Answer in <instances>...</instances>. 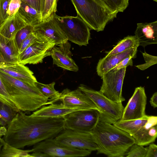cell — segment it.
<instances>
[{"mask_svg":"<svg viewBox=\"0 0 157 157\" xmlns=\"http://www.w3.org/2000/svg\"><path fill=\"white\" fill-rule=\"evenodd\" d=\"M0 126H1V123L0 121ZM6 131V129L4 126L3 127H0V151H1L2 146L5 143V142L3 140V138H2V136H4L5 135Z\"/></svg>","mask_w":157,"mask_h":157,"instance_id":"60d3db41","label":"cell"},{"mask_svg":"<svg viewBox=\"0 0 157 157\" xmlns=\"http://www.w3.org/2000/svg\"><path fill=\"white\" fill-rule=\"evenodd\" d=\"M64 129L62 117L28 115L20 111L7 126L3 139L13 147L23 148L54 138Z\"/></svg>","mask_w":157,"mask_h":157,"instance_id":"6da1fadb","label":"cell"},{"mask_svg":"<svg viewBox=\"0 0 157 157\" xmlns=\"http://www.w3.org/2000/svg\"><path fill=\"white\" fill-rule=\"evenodd\" d=\"M37 34L34 32L30 34L22 43L19 50V54L29 46L37 38Z\"/></svg>","mask_w":157,"mask_h":157,"instance_id":"d590c367","label":"cell"},{"mask_svg":"<svg viewBox=\"0 0 157 157\" xmlns=\"http://www.w3.org/2000/svg\"><path fill=\"white\" fill-rule=\"evenodd\" d=\"M55 13L46 20L34 26L33 32L52 40L56 46L68 40L55 19Z\"/></svg>","mask_w":157,"mask_h":157,"instance_id":"5bb4252c","label":"cell"},{"mask_svg":"<svg viewBox=\"0 0 157 157\" xmlns=\"http://www.w3.org/2000/svg\"><path fill=\"white\" fill-rule=\"evenodd\" d=\"M78 88L86 94L98 108L100 116L113 124L120 120L124 107L122 103H117L105 97L100 91H96L81 84Z\"/></svg>","mask_w":157,"mask_h":157,"instance_id":"8992f818","label":"cell"},{"mask_svg":"<svg viewBox=\"0 0 157 157\" xmlns=\"http://www.w3.org/2000/svg\"><path fill=\"white\" fill-rule=\"evenodd\" d=\"M145 157H157V146L154 143H151L147 147Z\"/></svg>","mask_w":157,"mask_h":157,"instance_id":"ab89813d","label":"cell"},{"mask_svg":"<svg viewBox=\"0 0 157 157\" xmlns=\"http://www.w3.org/2000/svg\"><path fill=\"white\" fill-rule=\"evenodd\" d=\"M135 58L132 56H129L126 57L121 61L115 67L111 70L113 71H116L121 68L126 67L127 66H133L132 59Z\"/></svg>","mask_w":157,"mask_h":157,"instance_id":"f35d334b","label":"cell"},{"mask_svg":"<svg viewBox=\"0 0 157 157\" xmlns=\"http://www.w3.org/2000/svg\"><path fill=\"white\" fill-rule=\"evenodd\" d=\"M58 101L62 102L65 106L84 109H99L94 102L78 88L71 90L68 88L64 89L57 98L48 103V105Z\"/></svg>","mask_w":157,"mask_h":157,"instance_id":"4fadbf2b","label":"cell"},{"mask_svg":"<svg viewBox=\"0 0 157 157\" xmlns=\"http://www.w3.org/2000/svg\"><path fill=\"white\" fill-rule=\"evenodd\" d=\"M55 19L68 40L78 45L86 46L90 39V29L78 15L60 17L54 13Z\"/></svg>","mask_w":157,"mask_h":157,"instance_id":"5b68a950","label":"cell"},{"mask_svg":"<svg viewBox=\"0 0 157 157\" xmlns=\"http://www.w3.org/2000/svg\"><path fill=\"white\" fill-rule=\"evenodd\" d=\"M77 15L90 29L103 31L106 24L117 17L118 13L111 10L102 0H71Z\"/></svg>","mask_w":157,"mask_h":157,"instance_id":"277c9868","label":"cell"},{"mask_svg":"<svg viewBox=\"0 0 157 157\" xmlns=\"http://www.w3.org/2000/svg\"><path fill=\"white\" fill-rule=\"evenodd\" d=\"M36 34L37 39L19 54L18 63L24 65L37 64L42 63L45 57L51 56V50L56 45L55 42L45 36Z\"/></svg>","mask_w":157,"mask_h":157,"instance_id":"52a82bcc","label":"cell"},{"mask_svg":"<svg viewBox=\"0 0 157 157\" xmlns=\"http://www.w3.org/2000/svg\"><path fill=\"white\" fill-rule=\"evenodd\" d=\"M11 0H0V13L1 18L4 22L9 17L8 11Z\"/></svg>","mask_w":157,"mask_h":157,"instance_id":"8d00e7d4","label":"cell"},{"mask_svg":"<svg viewBox=\"0 0 157 157\" xmlns=\"http://www.w3.org/2000/svg\"><path fill=\"white\" fill-rule=\"evenodd\" d=\"M153 0L155 2H157V0Z\"/></svg>","mask_w":157,"mask_h":157,"instance_id":"bcb514c9","label":"cell"},{"mask_svg":"<svg viewBox=\"0 0 157 157\" xmlns=\"http://www.w3.org/2000/svg\"><path fill=\"white\" fill-rule=\"evenodd\" d=\"M31 157H48L49 156L47 154L40 151H36L32 152L30 154Z\"/></svg>","mask_w":157,"mask_h":157,"instance_id":"7bdbcfd3","label":"cell"},{"mask_svg":"<svg viewBox=\"0 0 157 157\" xmlns=\"http://www.w3.org/2000/svg\"><path fill=\"white\" fill-rule=\"evenodd\" d=\"M32 150H23L13 147L6 143L0 151V157H31Z\"/></svg>","mask_w":157,"mask_h":157,"instance_id":"484cf974","label":"cell"},{"mask_svg":"<svg viewBox=\"0 0 157 157\" xmlns=\"http://www.w3.org/2000/svg\"><path fill=\"white\" fill-rule=\"evenodd\" d=\"M113 11L123 12L128 5L129 0H102Z\"/></svg>","mask_w":157,"mask_h":157,"instance_id":"f546056e","label":"cell"},{"mask_svg":"<svg viewBox=\"0 0 157 157\" xmlns=\"http://www.w3.org/2000/svg\"><path fill=\"white\" fill-rule=\"evenodd\" d=\"M126 67L116 71L110 70L104 74L100 91L105 97L113 101L122 103L125 100L122 95V88Z\"/></svg>","mask_w":157,"mask_h":157,"instance_id":"30bf717a","label":"cell"},{"mask_svg":"<svg viewBox=\"0 0 157 157\" xmlns=\"http://www.w3.org/2000/svg\"><path fill=\"white\" fill-rule=\"evenodd\" d=\"M142 54L145 63L143 64L136 66V67L138 69L144 71L151 66L157 64V56L150 55L146 53L145 51L142 52Z\"/></svg>","mask_w":157,"mask_h":157,"instance_id":"836d02e7","label":"cell"},{"mask_svg":"<svg viewBox=\"0 0 157 157\" xmlns=\"http://www.w3.org/2000/svg\"><path fill=\"white\" fill-rule=\"evenodd\" d=\"M0 101L8 105L17 112L19 111L11 99L0 76Z\"/></svg>","mask_w":157,"mask_h":157,"instance_id":"1f68e13d","label":"cell"},{"mask_svg":"<svg viewBox=\"0 0 157 157\" xmlns=\"http://www.w3.org/2000/svg\"><path fill=\"white\" fill-rule=\"evenodd\" d=\"M18 112L0 101V121L1 126H8Z\"/></svg>","mask_w":157,"mask_h":157,"instance_id":"4316f807","label":"cell"},{"mask_svg":"<svg viewBox=\"0 0 157 157\" xmlns=\"http://www.w3.org/2000/svg\"><path fill=\"white\" fill-rule=\"evenodd\" d=\"M53 140L56 144L62 146L91 151L98 149V146L90 132L64 129Z\"/></svg>","mask_w":157,"mask_h":157,"instance_id":"ba28073f","label":"cell"},{"mask_svg":"<svg viewBox=\"0 0 157 157\" xmlns=\"http://www.w3.org/2000/svg\"><path fill=\"white\" fill-rule=\"evenodd\" d=\"M0 71L18 80L33 85L37 81L33 72L24 65L5 63L0 65Z\"/></svg>","mask_w":157,"mask_h":157,"instance_id":"e0dca14e","label":"cell"},{"mask_svg":"<svg viewBox=\"0 0 157 157\" xmlns=\"http://www.w3.org/2000/svg\"><path fill=\"white\" fill-rule=\"evenodd\" d=\"M21 4V0H10L8 11L9 17L14 15L18 12L20 7Z\"/></svg>","mask_w":157,"mask_h":157,"instance_id":"74e56055","label":"cell"},{"mask_svg":"<svg viewBox=\"0 0 157 157\" xmlns=\"http://www.w3.org/2000/svg\"><path fill=\"white\" fill-rule=\"evenodd\" d=\"M138 47L132 48L121 53L109 56H105L100 59L96 68L98 75L101 77H102L104 74L113 68L127 57L132 56L136 58Z\"/></svg>","mask_w":157,"mask_h":157,"instance_id":"ac0fdd59","label":"cell"},{"mask_svg":"<svg viewBox=\"0 0 157 157\" xmlns=\"http://www.w3.org/2000/svg\"><path fill=\"white\" fill-rule=\"evenodd\" d=\"M41 14L44 9L45 0H21Z\"/></svg>","mask_w":157,"mask_h":157,"instance_id":"e575fe53","label":"cell"},{"mask_svg":"<svg viewBox=\"0 0 157 157\" xmlns=\"http://www.w3.org/2000/svg\"><path fill=\"white\" fill-rule=\"evenodd\" d=\"M26 25L17 12L4 22L0 27V35L8 39L14 38L17 31Z\"/></svg>","mask_w":157,"mask_h":157,"instance_id":"7402d4cb","label":"cell"},{"mask_svg":"<svg viewBox=\"0 0 157 157\" xmlns=\"http://www.w3.org/2000/svg\"><path fill=\"white\" fill-rule=\"evenodd\" d=\"M147 98L144 87L135 88L132 97L124 108L121 121L140 119L145 117Z\"/></svg>","mask_w":157,"mask_h":157,"instance_id":"7c38bea8","label":"cell"},{"mask_svg":"<svg viewBox=\"0 0 157 157\" xmlns=\"http://www.w3.org/2000/svg\"><path fill=\"white\" fill-rule=\"evenodd\" d=\"M139 46L138 41L135 36H128L120 41L109 51L105 56L121 53L130 48Z\"/></svg>","mask_w":157,"mask_h":157,"instance_id":"d4e9b609","label":"cell"},{"mask_svg":"<svg viewBox=\"0 0 157 157\" xmlns=\"http://www.w3.org/2000/svg\"><path fill=\"white\" fill-rule=\"evenodd\" d=\"M157 136V117L150 116L145 124L132 135L135 144L146 146L155 141Z\"/></svg>","mask_w":157,"mask_h":157,"instance_id":"2e32d148","label":"cell"},{"mask_svg":"<svg viewBox=\"0 0 157 157\" xmlns=\"http://www.w3.org/2000/svg\"><path fill=\"white\" fill-rule=\"evenodd\" d=\"M150 102L151 105L154 108L157 107V92H155L152 95L150 98Z\"/></svg>","mask_w":157,"mask_h":157,"instance_id":"b9f144b4","label":"cell"},{"mask_svg":"<svg viewBox=\"0 0 157 157\" xmlns=\"http://www.w3.org/2000/svg\"><path fill=\"white\" fill-rule=\"evenodd\" d=\"M3 22H4L3 21H2V20L1 18V15H0V27H1V25H2V24H3Z\"/></svg>","mask_w":157,"mask_h":157,"instance_id":"f6af8a7d","label":"cell"},{"mask_svg":"<svg viewBox=\"0 0 157 157\" xmlns=\"http://www.w3.org/2000/svg\"><path fill=\"white\" fill-rule=\"evenodd\" d=\"M135 32L139 46L145 47L157 43V21L139 23Z\"/></svg>","mask_w":157,"mask_h":157,"instance_id":"d6986e66","label":"cell"},{"mask_svg":"<svg viewBox=\"0 0 157 157\" xmlns=\"http://www.w3.org/2000/svg\"><path fill=\"white\" fill-rule=\"evenodd\" d=\"M53 138L47 139L34 145L32 152L40 151L49 157H85L90 155L91 151L64 146L56 144Z\"/></svg>","mask_w":157,"mask_h":157,"instance_id":"8fae6325","label":"cell"},{"mask_svg":"<svg viewBox=\"0 0 157 157\" xmlns=\"http://www.w3.org/2000/svg\"><path fill=\"white\" fill-rule=\"evenodd\" d=\"M62 118L64 129L84 132H90L95 127L100 118L99 111L89 109L69 113Z\"/></svg>","mask_w":157,"mask_h":157,"instance_id":"9c48e42d","label":"cell"},{"mask_svg":"<svg viewBox=\"0 0 157 157\" xmlns=\"http://www.w3.org/2000/svg\"><path fill=\"white\" fill-rule=\"evenodd\" d=\"M57 0H45L43 10L41 13L42 22L48 18L57 11Z\"/></svg>","mask_w":157,"mask_h":157,"instance_id":"4dcf8cb0","label":"cell"},{"mask_svg":"<svg viewBox=\"0 0 157 157\" xmlns=\"http://www.w3.org/2000/svg\"><path fill=\"white\" fill-rule=\"evenodd\" d=\"M84 110L86 109L69 107L65 106L62 103H54L47 106H43L35 111L31 115L39 117L59 118L72 112Z\"/></svg>","mask_w":157,"mask_h":157,"instance_id":"ffe728a7","label":"cell"},{"mask_svg":"<svg viewBox=\"0 0 157 157\" xmlns=\"http://www.w3.org/2000/svg\"><path fill=\"white\" fill-rule=\"evenodd\" d=\"M55 84V82L46 84L37 82L35 84L36 87L44 96L50 98L48 104L49 102L58 98L60 95V93L54 88Z\"/></svg>","mask_w":157,"mask_h":157,"instance_id":"83f0119b","label":"cell"},{"mask_svg":"<svg viewBox=\"0 0 157 157\" xmlns=\"http://www.w3.org/2000/svg\"><path fill=\"white\" fill-rule=\"evenodd\" d=\"M71 44L68 41L54 46L51 50L53 64L64 70L77 72L78 67L71 57Z\"/></svg>","mask_w":157,"mask_h":157,"instance_id":"9a60e30c","label":"cell"},{"mask_svg":"<svg viewBox=\"0 0 157 157\" xmlns=\"http://www.w3.org/2000/svg\"><path fill=\"white\" fill-rule=\"evenodd\" d=\"M150 116L146 115L140 119L128 121H122L119 120L113 124L132 136L145 124Z\"/></svg>","mask_w":157,"mask_h":157,"instance_id":"cb8c5ba5","label":"cell"},{"mask_svg":"<svg viewBox=\"0 0 157 157\" xmlns=\"http://www.w3.org/2000/svg\"><path fill=\"white\" fill-rule=\"evenodd\" d=\"M90 132L97 144V154L109 157H123L135 144L133 137L100 116L99 121Z\"/></svg>","mask_w":157,"mask_h":157,"instance_id":"7a4b0ae2","label":"cell"},{"mask_svg":"<svg viewBox=\"0 0 157 157\" xmlns=\"http://www.w3.org/2000/svg\"><path fill=\"white\" fill-rule=\"evenodd\" d=\"M17 12L27 25L34 26L42 22L41 13L21 1L20 7Z\"/></svg>","mask_w":157,"mask_h":157,"instance_id":"603a6c76","label":"cell"},{"mask_svg":"<svg viewBox=\"0 0 157 157\" xmlns=\"http://www.w3.org/2000/svg\"><path fill=\"white\" fill-rule=\"evenodd\" d=\"M0 54L5 63H18L19 49L14 38L8 39L0 35Z\"/></svg>","mask_w":157,"mask_h":157,"instance_id":"44dd1931","label":"cell"},{"mask_svg":"<svg viewBox=\"0 0 157 157\" xmlns=\"http://www.w3.org/2000/svg\"><path fill=\"white\" fill-rule=\"evenodd\" d=\"M5 62L3 59L2 58L0 54V65L5 63Z\"/></svg>","mask_w":157,"mask_h":157,"instance_id":"ee69618b","label":"cell"},{"mask_svg":"<svg viewBox=\"0 0 157 157\" xmlns=\"http://www.w3.org/2000/svg\"><path fill=\"white\" fill-rule=\"evenodd\" d=\"M147 147L136 144L132 145L125 154L126 157H145Z\"/></svg>","mask_w":157,"mask_h":157,"instance_id":"d6a6232c","label":"cell"},{"mask_svg":"<svg viewBox=\"0 0 157 157\" xmlns=\"http://www.w3.org/2000/svg\"><path fill=\"white\" fill-rule=\"evenodd\" d=\"M0 76L11 99L19 111L29 113L48 105L49 98L44 96L35 85L15 78L1 71Z\"/></svg>","mask_w":157,"mask_h":157,"instance_id":"3957f363","label":"cell"},{"mask_svg":"<svg viewBox=\"0 0 157 157\" xmlns=\"http://www.w3.org/2000/svg\"><path fill=\"white\" fill-rule=\"evenodd\" d=\"M33 32V26L29 25H26L17 31L14 37V40L19 50L23 42Z\"/></svg>","mask_w":157,"mask_h":157,"instance_id":"f1b7e54d","label":"cell"}]
</instances>
